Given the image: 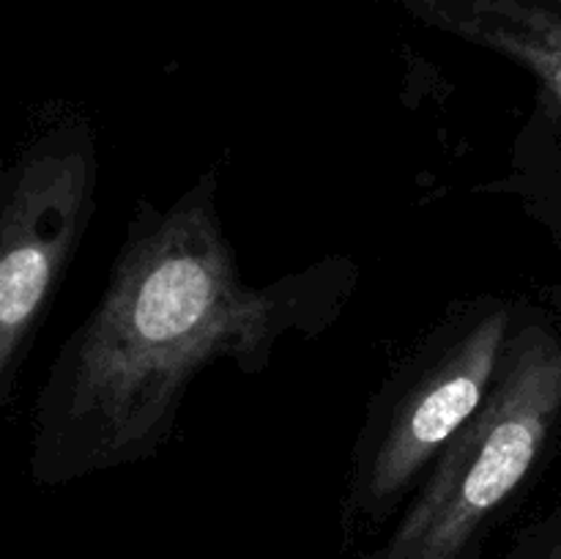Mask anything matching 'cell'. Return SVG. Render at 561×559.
<instances>
[{
  "label": "cell",
  "mask_w": 561,
  "mask_h": 559,
  "mask_svg": "<svg viewBox=\"0 0 561 559\" xmlns=\"http://www.w3.org/2000/svg\"><path fill=\"white\" fill-rule=\"evenodd\" d=\"M354 285L348 258L247 283L214 170L170 206L140 201L96 307L64 340L36 395L33 480L66 486L157 458L203 370L233 362L263 373L285 340L332 327Z\"/></svg>",
  "instance_id": "obj_1"
},
{
  "label": "cell",
  "mask_w": 561,
  "mask_h": 559,
  "mask_svg": "<svg viewBox=\"0 0 561 559\" xmlns=\"http://www.w3.org/2000/svg\"><path fill=\"white\" fill-rule=\"evenodd\" d=\"M561 425V338L518 321L496 381L381 543L356 559H480L529 491Z\"/></svg>",
  "instance_id": "obj_2"
},
{
  "label": "cell",
  "mask_w": 561,
  "mask_h": 559,
  "mask_svg": "<svg viewBox=\"0 0 561 559\" xmlns=\"http://www.w3.org/2000/svg\"><path fill=\"white\" fill-rule=\"evenodd\" d=\"M515 327L513 301H466L378 389L340 504L345 548L381 535L403 513L438 455L485 403Z\"/></svg>",
  "instance_id": "obj_3"
},
{
  "label": "cell",
  "mask_w": 561,
  "mask_h": 559,
  "mask_svg": "<svg viewBox=\"0 0 561 559\" xmlns=\"http://www.w3.org/2000/svg\"><path fill=\"white\" fill-rule=\"evenodd\" d=\"M91 121L64 118L16 151L0 181V406L16 392L42 323L96 212Z\"/></svg>",
  "instance_id": "obj_4"
},
{
  "label": "cell",
  "mask_w": 561,
  "mask_h": 559,
  "mask_svg": "<svg viewBox=\"0 0 561 559\" xmlns=\"http://www.w3.org/2000/svg\"><path fill=\"white\" fill-rule=\"evenodd\" d=\"M425 27L504 55L561 107V11L542 0H398Z\"/></svg>",
  "instance_id": "obj_5"
},
{
  "label": "cell",
  "mask_w": 561,
  "mask_h": 559,
  "mask_svg": "<svg viewBox=\"0 0 561 559\" xmlns=\"http://www.w3.org/2000/svg\"><path fill=\"white\" fill-rule=\"evenodd\" d=\"M504 559H561V515L524 532Z\"/></svg>",
  "instance_id": "obj_6"
},
{
  "label": "cell",
  "mask_w": 561,
  "mask_h": 559,
  "mask_svg": "<svg viewBox=\"0 0 561 559\" xmlns=\"http://www.w3.org/2000/svg\"><path fill=\"white\" fill-rule=\"evenodd\" d=\"M553 3H559V5H561V0H553Z\"/></svg>",
  "instance_id": "obj_7"
}]
</instances>
